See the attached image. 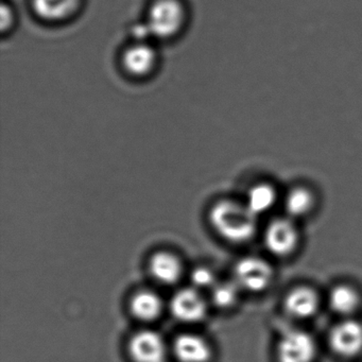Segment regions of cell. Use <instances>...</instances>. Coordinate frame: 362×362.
<instances>
[{
  "label": "cell",
  "instance_id": "cell-6",
  "mask_svg": "<svg viewBox=\"0 0 362 362\" xmlns=\"http://www.w3.org/2000/svg\"><path fill=\"white\" fill-rule=\"evenodd\" d=\"M329 343L334 353L342 357H354L362 351V324L347 320L334 326Z\"/></svg>",
  "mask_w": 362,
  "mask_h": 362
},
{
  "label": "cell",
  "instance_id": "cell-12",
  "mask_svg": "<svg viewBox=\"0 0 362 362\" xmlns=\"http://www.w3.org/2000/svg\"><path fill=\"white\" fill-rule=\"evenodd\" d=\"M152 274L165 284H173L181 276L182 266L175 255L166 252L156 254L150 262Z\"/></svg>",
  "mask_w": 362,
  "mask_h": 362
},
{
  "label": "cell",
  "instance_id": "cell-16",
  "mask_svg": "<svg viewBox=\"0 0 362 362\" xmlns=\"http://www.w3.org/2000/svg\"><path fill=\"white\" fill-rule=\"evenodd\" d=\"M131 309L139 319L153 320L162 310V302L153 292H139L132 298Z\"/></svg>",
  "mask_w": 362,
  "mask_h": 362
},
{
  "label": "cell",
  "instance_id": "cell-10",
  "mask_svg": "<svg viewBox=\"0 0 362 362\" xmlns=\"http://www.w3.org/2000/svg\"><path fill=\"white\" fill-rule=\"evenodd\" d=\"M175 351L182 362H207L211 358V347L197 334H182L175 340Z\"/></svg>",
  "mask_w": 362,
  "mask_h": 362
},
{
  "label": "cell",
  "instance_id": "cell-14",
  "mask_svg": "<svg viewBox=\"0 0 362 362\" xmlns=\"http://www.w3.org/2000/svg\"><path fill=\"white\" fill-rule=\"evenodd\" d=\"M275 202L276 192L274 188L268 184H258L249 190L245 206L257 217L270 211L274 206Z\"/></svg>",
  "mask_w": 362,
  "mask_h": 362
},
{
  "label": "cell",
  "instance_id": "cell-8",
  "mask_svg": "<svg viewBox=\"0 0 362 362\" xmlns=\"http://www.w3.org/2000/svg\"><path fill=\"white\" fill-rule=\"evenodd\" d=\"M171 309L181 321L197 322L204 317L206 304L196 290L184 289L173 296Z\"/></svg>",
  "mask_w": 362,
  "mask_h": 362
},
{
  "label": "cell",
  "instance_id": "cell-9",
  "mask_svg": "<svg viewBox=\"0 0 362 362\" xmlns=\"http://www.w3.org/2000/svg\"><path fill=\"white\" fill-rule=\"evenodd\" d=\"M319 296L311 288L298 287L288 293L285 309L291 317L306 319L317 313Z\"/></svg>",
  "mask_w": 362,
  "mask_h": 362
},
{
  "label": "cell",
  "instance_id": "cell-1",
  "mask_svg": "<svg viewBox=\"0 0 362 362\" xmlns=\"http://www.w3.org/2000/svg\"><path fill=\"white\" fill-rule=\"evenodd\" d=\"M256 216L245 205L222 201L211 211V221L220 236L232 243H245L255 234Z\"/></svg>",
  "mask_w": 362,
  "mask_h": 362
},
{
  "label": "cell",
  "instance_id": "cell-4",
  "mask_svg": "<svg viewBox=\"0 0 362 362\" xmlns=\"http://www.w3.org/2000/svg\"><path fill=\"white\" fill-rule=\"evenodd\" d=\"M273 271L270 264L257 257H245L235 268V281L243 289L259 292L272 281Z\"/></svg>",
  "mask_w": 362,
  "mask_h": 362
},
{
  "label": "cell",
  "instance_id": "cell-18",
  "mask_svg": "<svg viewBox=\"0 0 362 362\" xmlns=\"http://www.w3.org/2000/svg\"><path fill=\"white\" fill-rule=\"evenodd\" d=\"M239 287L234 283L216 284L213 287V300L217 306L230 307L236 303L238 298Z\"/></svg>",
  "mask_w": 362,
  "mask_h": 362
},
{
  "label": "cell",
  "instance_id": "cell-3",
  "mask_svg": "<svg viewBox=\"0 0 362 362\" xmlns=\"http://www.w3.org/2000/svg\"><path fill=\"white\" fill-rule=\"evenodd\" d=\"M317 355V344L308 332L289 330L277 345L279 362H313Z\"/></svg>",
  "mask_w": 362,
  "mask_h": 362
},
{
  "label": "cell",
  "instance_id": "cell-7",
  "mask_svg": "<svg viewBox=\"0 0 362 362\" xmlns=\"http://www.w3.org/2000/svg\"><path fill=\"white\" fill-rule=\"evenodd\" d=\"M130 353L136 362H164L166 347L160 334L144 330L131 339Z\"/></svg>",
  "mask_w": 362,
  "mask_h": 362
},
{
  "label": "cell",
  "instance_id": "cell-21",
  "mask_svg": "<svg viewBox=\"0 0 362 362\" xmlns=\"http://www.w3.org/2000/svg\"><path fill=\"white\" fill-rule=\"evenodd\" d=\"M133 35L136 37L137 40H145L147 39L149 35H152L150 33L149 27L147 24H139L135 27L133 30Z\"/></svg>",
  "mask_w": 362,
  "mask_h": 362
},
{
  "label": "cell",
  "instance_id": "cell-19",
  "mask_svg": "<svg viewBox=\"0 0 362 362\" xmlns=\"http://www.w3.org/2000/svg\"><path fill=\"white\" fill-rule=\"evenodd\" d=\"M192 281L198 288H209L216 285L214 273L209 269L199 268L192 272Z\"/></svg>",
  "mask_w": 362,
  "mask_h": 362
},
{
  "label": "cell",
  "instance_id": "cell-13",
  "mask_svg": "<svg viewBox=\"0 0 362 362\" xmlns=\"http://www.w3.org/2000/svg\"><path fill=\"white\" fill-rule=\"evenodd\" d=\"M79 0H33V8L44 20L59 21L76 11Z\"/></svg>",
  "mask_w": 362,
  "mask_h": 362
},
{
  "label": "cell",
  "instance_id": "cell-11",
  "mask_svg": "<svg viewBox=\"0 0 362 362\" xmlns=\"http://www.w3.org/2000/svg\"><path fill=\"white\" fill-rule=\"evenodd\" d=\"M156 61V52L146 44L131 46L124 52L122 58L124 69L134 76L147 75L153 69Z\"/></svg>",
  "mask_w": 362,
  "mask_h": 362
},
{
  "label": "cell",
  "instance_id": "cell-15",
  "mask_svg": "<svg viewBox=\"0 0 362 362\" xmlns=\"http://www.w3.org/2000/svg\"><path fill=\"white\" fill-rule=\"evenodd\" d=\"M360 298L354 288L346 285L334 287L329 294V305L332 310L340 315H349L357 309Z\"/></svg>",
  "mask_w": 362,
  "mask_h": 362
},
{
  "label": "cell",
  "instance_id": "cell-2",
  "mask_svg": "<svg viewBox=\"0 0 362 362\" xmlns=\"http://www.w3.org/2000/svg\"><path fill=\"white\" fill-rule=\"evenodd\" d=\"M185 11L179 0H156L148 14L146 24L154 37L166 39L181 29Z\"/></svg>",
  "mask_w": 362,
  "mask_h": 362
},
{
  "label": "cell",
  "instance_id": "cell-17",
  "mask_svg": "<svg viewBox=\"0 0 362 362\" xmlns=\"http://www.w3.org/2000/svg\"><path fill=\"white\" fill-rule=\"evenodd\" d=\"M313 194L306 188H296L286 197L285 209L290 218L306 216L313 207Z\"/></svg>",
  "mask_w": 362,
  "mask_h": 362
},
{
  "label": "cell",
  "instance_id": "cell-5",
  "mask_svg": "<svg viewBox=\"0 0 362 362\" xmlns=\"http://www.w3.org/2000/svg\"><path fill=\"white\" fill-rule=\"evenodd\" d=\"M267 249L276 256H287L298 247V230L290 218L273 220L264 233Z\"/></svg>",
  "mask_w": 362,
  "mask_h": 362
},
{
  "label": "cell",
  "instance_id": "cell-20",
  "mask_svg": "<svg viewBox=\"0 0 362 362\" xmlns=\"http://www.w3.org/2000/svg\"><path fill=\"white\" fill-rule=\"evenodd\" d=\"M12 20H13V14H12L11 9L4 5L1 7V27L4 30L11 25Z\"/></svg>",
  "mask_w": 362,
  "mask_h": 362
}]
</instances>
